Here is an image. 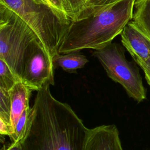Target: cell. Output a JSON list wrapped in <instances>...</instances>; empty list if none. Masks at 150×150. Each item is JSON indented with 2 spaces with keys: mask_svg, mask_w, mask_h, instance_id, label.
Wrapping results in <instances>:
<instances>
[{
  "mask_svg": "<svg viewBox=\"0 0 150 150\" xmlns=\"http://www.w3.org/2000/svg\"><path fill=\"white\" fill-rule=\"evenodd\" d=\"M54 68L61 67L69 73H76L77 70L83 68L88 62L86 56L77 52H70L65 54L57 53L53 57Z\"/></svg>",
  "mask_w": 150,
  "mask_h": 150,
  "instance_id": "30bf717a",
  "label": "cell"
},
{
  "mask_svg": "<svg viewBox=\"0 0 150 150\" xmlns=\"http://www.w3.org/2000/svg\"><path fill=\"white\" fill-rule=\"evenodd\" d=\"M120 1L121 0H87V10L80 18L101 11Z\"/></svg>",
  "mask_w": 150,
  "mask_h": 150,
  "instance_id": "9a60e30c",
  "label": "cell"
},
{
  "mask_svg": "<svg viewBox=\"0 0 150 150\" xmlns=\"http://www.w3.org/2000/svg\"><path fill=\"white\" fill-rule=\"evenodd\" d=\"M146 150H150V149H146Z\"/></svg>",
  "mask_w": 150,
  "mask_h": 150,
  "instance_id": "44dd1931",
  "label": "cell"
},
{
  "mask_svg": "<svg viewBox=\"0 0 150 150\" xmlns=\"http://www.w3.org/2000/svg\"><path fill=\"white\" fill-rule=\"evenodd\" d=\"M82 150H124L117 127L111 124L90 129Z\"/></svg>",
  "mask_w": 150,
  "mask_h": 150,
  "instance_id": "ba28073f",
  "label": "cell"
},
{
  "mask_svg": "<svg viewBox=\"0 0 150 150\" xmlns=\"http://www.w3.org/2000/svg\"><path fill=\"white\" fill-rule=\"evenodd\" d=\"M32 91L22 82H18L9 91L11 101V121L13 132L18 119L26 107L29 105Z\"/></svg>",
  "mask_w": 150,
  "mask_h": 150,
  "instance_id": "9c48e42d",
  "label": "cell"
},
{
  "mask_svg": "<svg viewBox=\"0 0 150 150\" xmlns=\"http://www.w3.org/2000/svg\"><path fill=\"white\" fill-rule=\"evenodd\" d=\"M46 1L56 9L59 10V11L63 12V13L67 15L63 0H46Z\"/></svg>",
  "mask_w": 150,
  "mask_h": 150,
  "instance_id": "ac0fdd59",
  "label": "cell"
},
{
  "mask_svg": "<svg viewBox=\"0 0 150 150\" xmlns=\"http://www.w3.org/2000/svg\"><path fill=\"white\" fill-rule=\"evenodd\" d=\"M92 54L98 60L107 75L120 83L129 97L138 103L146 98V89L139 69L135 63L126 59L122 46L112 42L104 48L94 50Z\"/></svg>",
  "mask_w": 150,
  "mask_h": 150,
  "instance_id": "5b68a950",
  "label": "cell"
},
{
  "mask_svg": "<svg viewBox=\"0 0 150 150\" xmlns=\"http://www.w3.org/2000/svg\"><path fill=\"white\" fill-rule=\"evenodd\" d=\"M34 114V108L28 105L18 119L13 134L9 137L11 143H21L30 127Z\"/></svg>",
  "mask_w": 150,
  "mask_h": 150,
  "instance_id": "7c38bea8",
  "label": "cell"
},
{
  "mask_svg": "<svg viewBox=\"0 0 150 150\" xmlns=\"http://www.w3.org/2000/svg\"><path fill=\"white\" fill-rule=\"evenodd\" d=\"M3 150H23L21 143H11L7 148Z\"/></svg>",
  "mask_w": 150,
  "mask_h": 150,
  "instance_id": "ffe728a7",
  "label": "cell"
},
{
  "mask_svg": "<svg viewBox=\"0 0 150 150\" xmlns=\"http://www.w3.org/2000/svg\"><path fill=\"white\" fill-rule=\"evenodd\" d=\"M37 39L36 34L23 19L0 4V59L20 81L26 52Z\"/></svg>",
  "mask_w": 150,
  "mask_h": 150,
  "instance_id": "277c9868",
  "label": "cell"
},
{
  "mask_svg": "<svg viewBox=\"0 0 150 150\" xmlns=\"http://www.w3.org/2000/svg\"><path fill=\"white\" fill-rule=\"evenodd\" d=\"M123 46L139 66L150 59V39L131 21L120 34Z\"/></svg>",
  "mask_w": 150,
  "mask_h": 150,
  "instance_id": "52a82bcc",
  "label": "cell"
},
{
  "mask_svg": "<svg viewBox=\"0 0 150 150\" xmlns=\"http://www.w3.org/2000/svg\"><path fill=\"white\" fill-rule=\"evenodd\" d=\"M52 57L39 39L29 47L23 62L21 82L32 91L54 86Z\"/></svg>",
  "mask_w": 150,
  "mask_h": 150,
  "instance_id": "8992f818",
  "label": "cell"
},
{
  "mask_svg": "<svg viewBox=\"0 0 150 150\" xmlns=\"http://www.w3.org/2000/svg\"><path fill=\"white\" fill-rule=\"evenodd\" d=\"M66 14L71 20L80 18L87 8V0H63Z\"/></svg>",
  "mask_w": 150,
  "mask_h": 150,
  "instance_id": "4fadbf2b",
  "label": "cell"
},
{
  "mask_svg": "<svg viewBox=\"0 0 150 150\" xmlns=\"http://www.w3.org/2000/svg\"><path fill=\"white\" fill-rule=\"evenodd\" d=\"M18 82L21 81L6 63L0 59V87L9 91Z\"/></svg>",
  "mask_w": 150,
  "mask_h": 150,
  "instance_id": "5bb4252c",
  "label": "cell"
},
{
  "mask_svg": "<svg viewBox=\"0 0 150 150\" xmlns=\"http://www.w3.org/2000/svg\"><path fill=\"white\" fill-rule=\"evenodd\" d=\"M13 132L11 118L0 113V134L2 136L9 137Z\"/></svg>",
  "mask_w": 150,
  "mask_h": 150,
  "instance_id": "e0dca14e",
  "label": "cell"
},
{
  "mask_svg": "<svg viewBox=\"0 0 150 150\" xmlns=\"http://www.w3.org/2000/svg\"><path fill=\"white\" fill-rule=\"evenodd\" d=\"M35 32L52 57L59 47L71 19L45 0H0Z\"/></svg>",
  "mask_w": 150,
  "mask_h": 150,
  "instance_id": "3957f363",
  "label": "cell"
},
{
  "mask_svg": "<svg viewBox=\"0 0 150 150\" xmlns=\"http://www.w3.org/2000/svg\"><path fill=\"white\" fill-rule=\"evenodd\" d=\"M30 127L21 142L23 150H82L89 129L68 104L49 87L37 91Z\"/></svg>",
  "mask_w": 150,
  "mask_h": 150,
  "instance_id": "6da1fadb",
  "label": "cell"
},
{
  "mask_svg": "<svg viewBox=\"0 0 150 150\" xmlns=\"http://www.w3.org/2000/svg\"><path fill=\"white\" fill-rule=\"evenodd\" d=\"M135 0H121L107 8L71 21L58 53L99 50L121 34L132 18Z\"/></svg>",
  "mask_w": 150,
  "mask_h": 150,
  "instance_id": "7a4b0ae2",
  "label": "cell"
},
{
  "mask_svg": "<svg viewBox=\"0 0 150 150\" xmlns=\"http://www.w3.org/2000/svg\"><path fill=\"white\" fill-rule=\"evenodd\" d=\"M131 21L150 39V0H135Z\"/></svg>",
  "mask_w": 150,
  "mask_h": 150,
  "instance_id": "8fae6325",
  "label": "cell"
},
{
  "mask_svg": "<svg viewBox=\"0 0 150 150\" xmlns=\"http://www.w3.org/2000/svg\"><path fill=\"white\" fill-rule=\"evenodd\" d=\"M11 101L9 91L0 87V113L11 118Z\"/></svg>",
  "mask_w": 150,
  "mask_h": 150,
  "instance_id": "2e32d148",
  "label": "cell"
},
{
  "mask_svg": "<svg viewBox=\"0 0 150 150\" xmlns=\"http://www.w3.org/2000/svg\"><path fill=\"white\" fill-rule=\"evenodd\" d=\"M139 67L143 70L145 74V78L150 86V59Z\"/></svg>",
  "mask_w": 150,
  "mask_h": 150,
  "instance_id": "d6986e66",
  "label": "cell"
},
{
  "mask_svg": "<svg viewBox=\"0 0 150 150\" xmlns=\"http://www.w3.org/2000/svg\"><path fill=\"white\" fill-rule=\"evenodd\" d=\"M45 1H46V0H45Z\"/></svg>",
  "mask_w": 150,
  "mask_h": 150,
  "instance_id": "7402d4cb",
  "label": "cell"
}]
</instances>
